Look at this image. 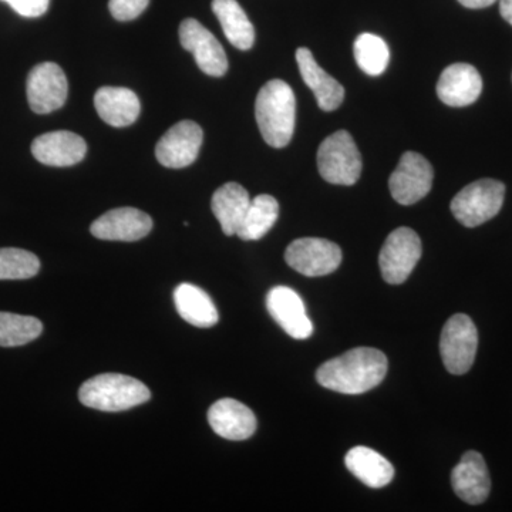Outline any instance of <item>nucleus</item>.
I'll return each instance as SVG.
<instances>
[{
    "label": "nucleus",
    "instance_id": "aec40b11",
    "mask_svg": "<svg viewBox=\"0 0 512 512\" xmlns=\"http://www.w3.org/2000/svg\"><path fill=\"white\" fill-rule=\"evenodd\" d=\"M94 106L104 123L119 128L131 126L141 110L137 94L126 87H101L94 96Z\"/></svg>",
    "mask_w": 512,
    "mask_h": 512
},
{
    "label": "nucleus",
    "instance_id": "6ab92c4d",
    "mask_svg": "<svg viewBox=\"0 0 512 512\" xmlns=\"http://www.w3.org/2000/svg\"><path fill=\"white\" fill-rule=\"evenodd\" d=\"M296 62L303 82L315 94L318 106L323 111H335L342 106L345 100V89L338 80L329 76L322 67L316 63L311 50L306 47H299L296 50Z\"/></svg>",
    "mask_w": 512,
    "mask_h": 512
},
{
    "label": "nucleus",
    "instance_id": "2f4dec72",
    "mask_svg": "<svg viewBox=\"0 0 512 512\" xmlns=\"http://www.w3.org/2000/svg\"><path fill=\"white\" fill-rule=\"evenodd\" d=\"M501 16L512 26V0H500Z\"/></svg>",
    "mask_w": 512,
    "mask_h": 512
},
{
    "label": "nucleus",
    "instance_id": "5701e85b",
    "mask_svg": "<svg viewBox=\"0 0 512 512\" xmlns=\"http://www.w3.org/2000/svg\"><path fill=\"white\" fill-rule=\"evenodd\" d=\"M174 303L178 315L197 328H212L218 323V311L211 296L198 286L181 284L175 288Z\"/></svg>",
    "mask_w": 512,
    "mask_h": 512
},
{
    "label": "nucleus",
    "instance_id": "b1692460",
    "mask_svg": "<svg viewBox=\"0 0 512 512\" xmlns=\"http://www.w3.org/2000/svg\"><path fill=\"white\" fill-rule=\"evenodd\" d=\"M212 10L232 46L239 50H249L254 46V26L237 0H212Z\"/></svg>",
    "mask_w": 512,
    "mask_h": 512
},
{
    "label": "nucleus",
    "instance_id": "6e6552de",
    "mask_svg": "<svg viewBox=\"0 0 512 512\" xmlns=\"http://www.w3.org/2000/svg\"><path fill=\"white\" fill-rule=\"evenodd\" d=\"M342 259L339 245L323 238L296 239L285 252L286 264L309 278L332 274L342 264Z\"/></svg>",
    "mask_w": 512,
    "mask_h": 512
},
{
    "label": "nucleus",
    "instance_id": "4be33fe9",
    "mask_svg": "<svg viewBox=\"0 0 512 512\" xmlns=\"http://www.w3.org/2000/svg\"><path fill=\"white\" fill-rule=\"evenodd\" d=\"M345 464L350 473L370 488H383L392 483L394 467L387 458L369 447H353L346 454Z\"/></svg>",
    "mask_w": 512,
    "mask_h": 512
},
{
    "label": "nucleus",
    "instance_id": "f8f14e48",
    "mask_svg": "<svg viewBox=\"0 0 512 512\" xmlns=\"http://www.w3.org/2000/svg\"><path fill=\"white\" fill-rule=\"evenodd\" d=\"M204 133L191 120L180 121L161 137L156 147L158 163L167 168L188 167L200 154Z\"/></svg>",
    "mask_w": 512,
    "mask_h": 512
},
{
    "label": "nucleus",
    "instance_id": "9b49d317",
    "mask_svg": "<svg viewBox=\"0 0 512 512\" xmlns=\"http://www.w3.org/2000/svg\"><path fill=\"white\" fill-rule=\"evenodd\" d=\"M180 42L187 52L194 55L201 72L212 77H221L228 72V59L224 47L198 20L185 19L181 23Z\"/></svg>",
    "mask_w": 512,
    "mask_h": 512
},
{
    "label": "nucleus",
    "instance_id": "20e7f679",
    "mask_svg": "<svg viewBox=\"0 0 512 512\" xmlns=\"http://www.w3.org/2000/svg\"><path fill=\"white\" fill-rule=\"evenodd\" d=\"M318 170L323 180L335 185H353L362 174V156L349 131L326 137L318 150Z\"/></svg>",
    "mask_w": 512,
    "mask_h": 512
},
{
    "label": "nucleus",
    "instance_id": "4468645a",
    "mask_svg": "<svg viewBox=\"0 0 512 512\" xmlns=\"http://www.w3.org/2000/svg\"><path fill=\"white\" fill-rule=\"evenodd\" d=\"M153 229V220L137 208H116L93 222L90 231L103 241L134 242L143 239Z\"/></svg>",
    "mask_w": 512,
    "mask_h": 512
},
{
    "label": "nucleus",
    "instance_id": "423d86ee",
    "mask_svg": "<svg viewBox=\"0 0 512 512\" xmlns=\"http://www.w3.org/2000/svg\"><path fill=\"white\" fill-rule=\"evenodd\" d=\"M478 348V332L470 316L457 313L444 325L440 353L451 375H466L474 365Z\"/></svg>",
    "mask_w": 512,
    "mask_h": 512
},
{
    "label": "nucleus",
    "instance_id": "7ed1b4c3",
    "mask_svg": "<svg viewBox=\"0 0 512 512\" xmlns=\"http://www.w3.org/2000/svg\"><path fill=\"white\" fill-rule=\"evenodd\" d=\"M150 397L146 384L120 373L92 377L79 390L80 402L101 412H124L148 402Z\"/></svg>",
    "mask_w": 512,
    "mask_h": 512
},
{
    "label": "nucleus",
    "instance_id": "9d476101",
    "mask_svg": "<svg viewBox=\"0 0 512 512\" xmlns=\"http://www.w3.org/2000/svg\"><path fill=\"white\" fill-rule=\"evenodd\" d=\"M69 93L66 74L59 64L45 62L33 67L28 77V101L36 114L62 109Z\"/></svg>",
    "mask_w": 512,
    "mask_h": 512
},
{
    "label": "nucleus",
    "instance_id": "c756f323",
    "mask_svg": "<svg viewBox=\"0 0 512 512\" xmlns=\"http://www.w3.org/2000/svg\"><path fill=\"white\" fill-rule=\"evenodd\" d=\"M23 18H39L49 9L50 0H2Z\"/></svg>",
    "mask_w": 512,
    "mask_h": 512
},
{
    "label": "nucleus",
    "instance_id": "ddd939ff",
    "mask_svg": "<svg viewBox=\"0 0 512 512\" xmlns=\"http://www.w3.org/2000/svg\"><path fill=\"white\" fill-rule=\"evenodd\" d=\"M266 308L275 322L293 339H308L313 325L301 296L288 286H276L266 296Z\"/></svg>",
    "mask_w": 512,
    "mask_h": 512
},
{
    "label": "nucleus",
    "instance_id": "412c9836",
    "mask_svg": "<svg viewBox=\"0 0 512 512\" xmlns=\"http://www.w3.org/2000/svg\"><path fill=\"white\" fill-rule=\"evenodd\" d=\"M251 201L248 191L238 183L224 184L214 192L211 201L212 212L220 221L225 235H237Z\"/></svg>",
    "mask_w": 512,
    "mask_h": 512
},
{
    "label": "nucleus",
    "instance_id": "f257e3e1",
    "mask_svg": "<svg viewBox=\"0 0 512 512\" xmlns=\"http://www.w3.org/2000/svg\"><path fill=\"white\" fill-rule=\"evenodd\" d=\"M387 357L380 350L356 348L323 363L316 372L320 386L343 394L375 389L387 375Z\"/></svg>",
    "mask_w": 512,
    "mask_h": 512
},
{
    "label": "nucleus",
    "instance_id": "c85d7f7f",
    "mask_svg": "<svg viewBox=\"0 0 512 512\" xmlns=\"http://www.w3.org/2000/svg\"><path fill=\"white\" fill-rule=\"evenodd\" d=\"M150 0H110L111 15L119 22L137 19L147 9Z\"/></svg>",
    "mask_w": 512,
    "mask_h": 512
},
{
    "label": "nucleus",
    "instance_id": "cd10ccee",
    "mask_svg": "<svg viewBox=\"0 0 512 512\" xmlns=\"http://www.w3.org/2000/svg\"><path fill=\"white\" fill-rule=\"evenodd\" d=\"M39 271V258L32 252L19 248H0V281L33 278Z\"/></svg>",
    "mask_w": 512,
    "mask_h": 512
},
{
    "label": "nucleus",
    "instance_id": "bb28decb",
    "mask_svg": "<svg viewBox=\"0 0 512 512\" xmlns=\"http://www.w3.org/2000/svg\"><path fill=\"white\" fill-rule=\"evenodd\" d=\"M353 53H355L357 66L369 76H380L389 66V46L382 37L372 33H362L357 36Z\"/></svg>",
    "mask_w": 512,
    "mask_h": 512
},
{
    "label": "nucleus",
    "instance_id": "7c9ffc66",
    "mask_svg": "<svg viewBox=\"0 0 512 512\" xmlns=\"http://www.w3.org/2000/svg\"><path fill=\"white\" fill-rule=\"evenodd\" d=\"M461 5L466 6L468 9H483L488 6L494 5L497 0H458Z\"/></svg>",
    "mask_w": 512,
    "mask_h": 512
},
{
    "label": "nucleus",
    "instance_id": "a211bd4d",
    "mask_svg": "<svg viewBox=\"0 0 512 512\" xmlns=\"http://www.w3.org/2000/svg\"><path fill=\"white\" fill-rule=\"evenodd\" d=\"M208 423L222 439L241 441L254 436L256 417L249 407L238 400L222 399L208 410Z\"/></svg>",
    "mask_w": 512,
    "mask_h": 512
},
{
    "label": "nucleus",
    "instance_id": "0eeeda50",
    "mask_svg": "<svg viewBox=\"0 0 512 512\" xmlns=\"http://www.w3.org/2000/svg\"><path fill=\"white\" fill-rule=\"evenodd\" d=\"M421 241L413 229L402 227L394 229L384 242L380 251L379 265L384 281L390 285H400L412 275L420 261Z\"/></svg>",
    "mask_w": 512,
    "mask_h": 512
},
{
    "label": "nucleus",
    "instance_id": "a878e982",
    "mask_svg": "<svg viewBox=\"0 0 512 512\" xmlns=\"http://www.w3.org/2000/svg\"><path fill=\"white\" fill-rule=\"evenodd\" d=\"M42 332V322L33 316L0 312V346L2 348L28 345L39 338Z\"/></svg>",
    "mask_w": 512,
    "mask_h": 512
},
{
    "label": "nucleus",
    "instance_id": "f3484780",
    "mask_svg": "<svg viewBox=\"0 0 512 512\" xmlns=\"http://www.w3.org/2000/svg\"><path fill=\"white\" fill-rule=\"evenodd\" d=\"M86 153V141L72 131H52L32 143L33 157L50 167H72L83 161Z\"/></svg>",
    "mask_w": 512,
    "mask_h": 512
},
{
    "label": "nucleus",
    "instance_id": "f03ea898",
    "mask_svg": "<svg viewBox=\"0 0 512 512\" xmlns=\"http://www.w3.org/2000/svg\"><path fill=\"white\" fill-rule=\"evenodd\" d=\"M256 123L266 144L284 148L291 143L296 123V99L284 80H271L259 90L255 103Z\"/></svg>",
    "mask_w": 512,
    "mask_h": 512
},
{
    "label": "nucleus",
    "instance_id": "dca6fc26",
    "mask_svg": "<svg viewBox=\"0 0 512 512\" xmlns=\"http://www.w3.org/2000/svg\"><path fill=\"white\" fill-rule=\"evenodd\" d=\"M454 493L471 505L483 504L491 491V478L484 457L467 451L451 474Z\"/></svg>",
    "mask_w": 512,
    "mask_h": 512
},
{
    "label": "nucleus",
    "instance_id": "1a4fd4ad",
    "mask_svg": "<svg viewBox=\"0 0 512 512\" xmlns=\"http://www.w3.org/2000/svg\"><path fill=\"white\" fill-rule=\"evenodd\" d=\"M434 171L426 157L407 151L390 175L389 188L394 201L413 205L423 200L433 187Z\"/></svg>",
    "mask_w": 512,
    "mask_h": 512
},
{
    "label": "nucleus",
    "instance_id": "39448f33",
    "mask_svg": "<svg viewBox=\"0 0 512 512\" xmlns=\"http://www.w3.org/2000/svg\"><path fill=\"white\" fill-rule=\"evenodd\" d=\"M505 185L497 180H478L468 184L451 201V212L467 228L493 220L504 204Z\"/></svg>",
    "mask_w": 512,
    "mask_h": 512
},
{
    "label": "nucleus",
    "instance_id": "2eb2a0df",
    "mask_svg": "<svg viewBox=\"0 0 512 512\" xmlns=\"http://www.w3.org/2000/svg\"><path fill=\"white\" fill-rule=\"evenodd\" d=\"M483 92V79L476 67L467 63L448 66L437 83V96L450 107H466L476 103Z\"/></svg>",
    "mask_w": 512,
    "mask_h": 512
},
{
    "label": "nucleus",
    "instance_id": "393cba45",
    "mask_svg": "<svg viewBox=\"0 0 512 512\" xmlns=\"http://www.w3.org/2000/svg\"><path fill=\"white\" fill-rule=\"evenodd\" d=\"M278 217V201L272 195H258L251 201L237 235L242 241H258L274 228Z\"/></svg>",
    "mask_w": 512,
    "mask_h": 512
}]
</instances>
